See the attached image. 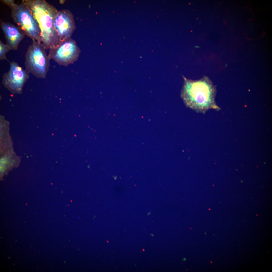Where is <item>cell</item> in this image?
I'll return each instance as SVG.
<instances>
[{
  "label": "cell",
  "instance_id": "cell-1",
  "mask_svg": "<svg viewBox=\"0 0 272 272\" xmlns=\"http://www.w3.org/2000/svg\"><path fill=\"white\" fill-rule=\"evenodd\" d=\"M38 22L41 31L42 43L46 50L55 48L62 42L54 26L58 10L44 0H23Z\"/></svg>",
  "mask_w": 272,
  "mask_h": 272
},
{
  "label": "cell",
  "instance_id": "cell-2",
  "mask_svg": "<svg viewBox=\"0 0 272 272\" xmlns=\"http://www.w3.org/2000/svg\"><path fill=\"white\" fill-rule=\"evenodd\" d=\"M214 94L213 86L208 78L205 77L197 81L185 79L181 95L188 107L203 113L216 108Z\"/></svg>",
  "mask_w": 272,
  "mask_h": 272
},
{
  "label": "cell",
  "instance_id": "cell-3",
  "mask_svg": "<svg viewBox=\"0 0 272 272\" xmlns=\"http://www.w3.org/2000/svg\"><path fill=\"white\" fill-rule=\"evenodd\" d=\"M11 9V16L17 26L24 34L32 39L42 43L39 24L27 4L23 0L19 4L14 0H2Z\"/></svg>",
  "mask_w": 272,
  "mask_h": 272
},
{
  "label": "cell",
  "instance_id": "cell-4",
  "mask_svg": "<svg viewBox=\"0 0 272 272\" xmlns=\"http://www.w3.org/2000/svg\"><path fill=\"white\" fill-rule=\"evenodd\" d=\"M42 43L36 41L28 47L25 55L26 69L37 78H44L50 66V60Z\"/></svg>",
  "mask_w": 272,
  "mask_h": 272
},
{
  "label": "cell",
  "instance_id": "cell-5",
  "mask_svg": "<svg viewBox=\"0 0 272 272\" xmlns=\"http://www.w3.org/2000/svg\"><path fill=\"white\" fill-rule=\"evenodd\" d=\"M81 50L71 37L62 41L56 47L49 49L48 56L59 65L66 66L78 60Z\"/></svg>",
  "mask_w": 272,
  "mask_h": 272
},
{
  "label": "cell",
  "instance_id": "cell-6",
  "mask_svg": "<svg viewBox=\"0 0 272 272\" xmlns=\"http://www.w3.org/2000/svg\"><path fill=\"white\" fill-rule=\"evenodd\" d=\"M8 61L10 64V69L3 74L2 83L12 93H21L24 84L29 78V73L17 63Z\"/></svg>",
  "mask_w": 272,
  "mask_h": 272
},
{
  "label": "cell",
  "instance_id": "cell-7",
  "mask_svg": "<svg viewBox=\"0 0 272 272\" xmlns=\"http://www.w3.org/2000/svg\"><path fill=\"white\" fill-rule=\"evenodd\" d=\"M54 25L62 41L71 38L76 28L73 16L70 11L67 9L58 11Z\"/></svg>",
  "mask_w": 272,
  "mask_h": 272
},
{
  "label": "cell",
  "instance_id": "cell-8",
  "mask_svg": "<svg viewBox=\"0 0 272 272\" xmlns=\"http://www.w3.org/2000/svg\"><path fill=\"white\" fill-rule=\"evenodd\" d=\"M1 26L5 35L6 44L11 50H17L25 35L17 26L10 23L1 21Z\"/></svg>",
  "mask_w": 272,
  "mask_h": 272
},
{
  "label": "cell",
  "instance_id": "cell-9",
  "mask_svg": "<svg viewBox=\"0 0 272 272\" xmlns=\"http://www.w3.org/2000/svg\"><path fill=\"white\" fill-rule=\"evenodd\" d=\"M11 50L10 47L6 44L3 43L0 41V60H5L8 61L6 58L7 53Z\"/></svg>",
  "mask_w": 272,
  "mask_h": 272
}]
</instances>
